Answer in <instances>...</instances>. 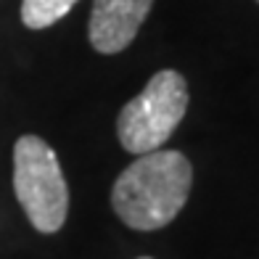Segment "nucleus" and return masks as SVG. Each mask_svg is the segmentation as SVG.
<instances>
[{
    "mask_svg": "<svg viewBox=\"0 0 259 259\" xmlns=\"http://www.w3.org/2000/svg\"><path fill=\"white\" fill-rule=\"evenodd\" d=\"M193 167L180 151L140 154L116 178L111 206L127 228L159 230L180 214L191 196Z\"/></svg>",
    "mask_w": 259,
    "mask_h": 259,
    "instance_id": "f257e3e1",
    "label": "nucleus"
},
{
    "mask_svg": "<svg viewBox=\"0 0 259 259\" xmlns=\"http://www.w3.org/2000/svg\"><path fill=\"white\" fill-rule=\"evenodd\" d=\"M14 193L40 233H58L69 214V185L56 151L40 135H21L14 146Z\"/></svg>",
    "mask_w": 259,
    "mask_h": 259,
    "instance_id": "f03ea898",
    "label": "nucleus"
},
{
    "mask_svg": "<svg viewBox=\"0 0 259 259\" xmlns=\"http://www.w3.org/2000/svg\"><path fill=\"white\" fill-rule=\"evenodd\" d=\"M188 111V82L175 69H161L148 79L143 93L119 111L116 135L130 154L159 151L178 130Z\"/></svg>",
    "mask_w": 259,
    "mask_h": 259,
    "instance_id": "7ed1b4c3",
    "label": "nucleus"
},
{
    "mask_svg": "<svg viewBox=\"0 0 259 259\" xmlns=\"http://www.w3.org/2000/svg\"><path fill=\"white\" fill-rule=\"evenodd\" d=\"M154 0H93L90 42L103 56L124 51L143 27Z\"/></svg>",
    "mask_w": 259,
    "mask_h": 259,
    "instance_id": "20e7f679",
    "label": "nucleus"
},
{
    "mask_svg": "<svg viewBox=\"0 0 259 259\" xmlns=\"http://www.w3.org/2000/svg\"><path fill=\"white\" fill-rule=\"evenodd\" d=\"M77 3L79 0H21V21L27 29H48Z\"/></svg>",
    "mask_w": 259,
    "mask_h": 259,
    "instance_id": "39448f33",
    "label": "nucleus"
},
{
    "mask_svg": "<svg viewBox=\"0 0 259 259\" xmlns=\"http://www.w3.org/2000/svg\"><path fill=\"white\" fill-rule=\"evenodd\" d=\"M138 259H151V256H138Z\"/></svg>",
    "mask_w": 259,
    "mask_h": 259,
    "instance_id": "423d86ee",
    "label": "nucleus"
}]
</instances>
